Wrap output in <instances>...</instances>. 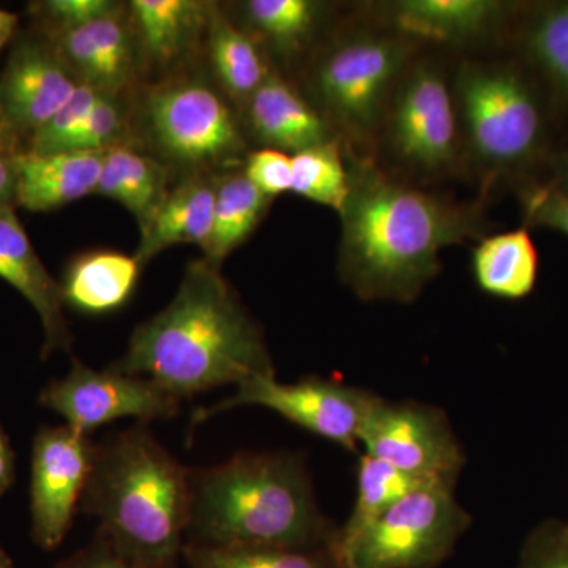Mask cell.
<instances>
[{
  "label": "cell",
  "mask_w": 568,
  "mask_h": 568,
  "mask_svg": "<svg viewBox=\"0 0 568 568\" xmlns=\"http://www.w3.org/2000/svg\"><path fill=\"white\" fill-rule=\"evenodd\" d=\"M80 84L43 33L36 31L14 43L0 77V106L24 152Z\"/></svg>",
  "instance_id": "13"
},
{
  "label": "cell",
  "mask_w": 568,
  "mask_h": 568,
  "mask_svg": "<svg viewBox=\"0 0 568 568\" xmlns=\"http://www.w3.org/2000/svg\"><path fill=\"white\" fill-rule=\"evenodd\" d=\"M338 526L317 506L304 459L287 452H241L190 469L185 545L220 549L334 547Z\"/></svg>",
  "instance_id": "3"
},
{
  "label": "cell",
  "mask_w": 568,
  "mask_h": 568,
  "mask_svg": "<svg viewBox=\"0 0 568 568\" xmlns=\"http://www.w3.org/2000/svg\"><path fill=\"white\" fill-rule=\"evenodd\" d=\"M320 6L310 0H250L245 17L276 47H298L315 28Z\"/></svg>",
  "instance_id": "30"
},
{
  "label": "cell",
  "mask_w": 568,
  "mask_h": 568,
  "mask_svg": "<svg viewBox=\"0 0 568 568\" xmlns=\"http://www.w3.org/2000/svg\"><path fill=\"white\" fill-rule=\"evenodd\" d=\"M13 452H11L7 437L0 432V493L10 487L13 481Z\"/></svg>",
  "instance_id": "40"
},
{
  "label": "cell",
  "mask_w": 568,
  "mask_h": 568,
  "mask_svg": "<svg viewBox=\"0 0 568 568\" xmlns=\"http://www.w3.org/2000/svg\"><path fill=\"white\" fill-rule=\"evenodd\" d=\"M108 368L151 379L181 402L275 375L260 327L205 257L186 265L173 301L134 328L125 355Z\"/></svg>",
  "instance_id": "1"
},
{
  "label": "cell",
  "mask_w": 568,
  "mask_h": 568,
  "mask_svg": "<svg viewBox=\"0 0 568 568\" xmlns=\"http://www.w3.org/2000/svg\"><path fill=\"white\" fill-rule=\"evenodd\" d=\"M215 179L193 174L170 190L151 226L141 234L138 263L144 265L173 245L196 244L204 250L213 227Z\"/></svg>",
  "instance_id": "19"
},
{
  "label": "cell",
  "mask_w": 568,
  "mask_h": 568,
  "mask_svg": "<svg viewBox=\"0 0 568 568\" xmlns=\"http://www.w3.org/2000/svg\"><path fill=\"white\" fill-rule=\"evenodd\" d=\"M458 100L467 140L485 164L517 166L537 151L544 134L540 106L515 71L467 63L459 71Z\"/></svg>",
  "instance_id": "6"
},
{
  "label": "cell",
  "mask_w": 568,
  "mask_h": 568,
  "mask_svg": "<svg viewBox=\"0 0 568 568\" xmlns=\"http://www.w3.org/2000/svg\"><path fill=\"white\" fill-rule=\"evenodd\" d=\"M144 121L155 148L182 166H220L244 151L233 111L204 82L181 81L155 89L145 99Z\"/></svg>",
  "instance_id": "7"
},
{
  "label": "cell",
  "mask_w": 568,
  "mask_h": 568,
  "mask_svg": "<svg viewBox=\"0 0 568 568\" xmlns=\"http://www.w3.org/2000/svg\"><path fill=\"white\" fill-rule=\"evenodd\" d=\"M125 125V108L119 95H103L74 134L67 152H106L122 144Z\"/></svg>",
  "instance_id": "34"
},
{
  "label": "cell",
  "mask_w": 568,
  "mask_h": 568,
  "mask_svg": "<svg viewBox=\"0 0 568 568\" xmlns=\"http://www.w3.org/2000/svg\"><path fill=\"white\" fill-rule=\"evenodd\" d=\"M518 568H568V537L564 526L537 529L523 548Z\"/></svg>",
  "instance_id": "37"
},
{
  "label": "cell",
  "mask_w": 568,
  "mask_h": 568,
  "mask_svg": "<svg viewBox=\"0 0 568 568\" xmlns=\"http://www.w3.org/2000/svg\"><path fill=\"white\" fill-rule=\"evenodd\" d=\"M504 10L491 0H402L392 6V20L407 36L462 43L491 31Z\"/></svg>",
  "instance_id": "20"
},
{
  "label": "cell",
  "mask_w": 568,
  "mask_h": 568,
  "mask_svg": "<svg viewBox=\"0 0 568 568\" xmlns=\"http://www.w3.org/2000/svg\"><path fill=\"white\" fill-rule=\"evenodd\" d=\"M103 93L88 84L78 85L73 97L55 112L43 129L33 134L26 152L32 153H59L67 152L74 134L81 129L93 106L102 99Z\"/></svg>",
  "instance_id": "32"
},
{
  "label": "cell",
  "mask_w": 568,
  "mask_h": 568,
  "mask_svg": "<svg viewBox=\"0 0 568 568\" xmlns=\"http://www.w3.org/2000/svg\"><path fill=\"white\" fill-rule=\"evenodd\" d=\"M364 454L422 480L457 485L466 455L444 410L377 398L361 432Z\"/></svg>",
  "instance_id": "10"
},
{
  "label": "cell",
  "mask_w": 568,
  "mask_h": 568,
  "mask_svg": "<svg viewBox=\"0 0 568 568\" xmlns=\"http://www.w3.org/2000/svg\"><path fill=\"white\" fill-rule=\"evenodd\" d=\"M244 174L271 200L293 190V159L276 149L265 148L250 153Z\"/></svg>",
  "instance_id": "35"
},
{
  "label": "cell",
  "mask_w": 568,
  "mask_h": 568,
  "mask_svg": "<svg viewBox=\"0 0 568 568\" xmlns=\"http://www.w3.org/2000/svg\"><path fill=\"white\" fill-rule=\"evenodd\" d=\"M130 11L142 51L162 65L181 58L211 18L207 3L196 0H133Z\"/></svg>",
  "instance_id": "24"
},
{
  "label": "cell",
  "mask_w": 568,
  "mask_h": 568,
  "mask_svg": "<svg viewBox=\"0 0 568 568\" xmlns=\"http://www.w3.org/2000/svg\"><path fill=\"white\" fill-rule=\"evenodd\" d=\"M0 495H2V493H0Z\"/></svg>",
  "instance_id": "45"
},
{
  "label": "cell",
  "mask_w": 568,
  "mask_h": 568,
  "mask_svg": "<svg viewBox=\"0 0 568 568\" xmlns=\"http://www.w3.org/2000/svg\"><path fill=\"white\" fill-rule=\"evenodd\" d=\"M104 152L18 155L17 207L48 212L95 193Z\"/></svg>",
  "instance_id": "17"
},
{
  "label": "cell",
  "mask_w": 568,
  "mask_h": 568,
  "mask_svg": "<svg viewBox=\"0 0 568 568\" xmlns=\"http://www.w3.org/2000/svg\"><path fill=\"white\" fill-rule=\"evenodd\" d=\"M293 190L313 203L327 205L342 212L351 189V173L343 162L335 142L327 141L315 148L294 153Z\"/></svg>",
  "instance_id": "29"
},
{
  "label": "cell",
  "mask_w": 568,
  "mask_h": 568,
  "mask_svg": "<svg viewBox=\"0 0 568 568\" xmlns=\"http://www.w3.org/2000/svg\"><path fill=\"white\" fill-rule=\"evenodd\" d=\"M528 50L556 93L568 102V2L549 7L538 17L530 28Z\"/></svg>",
  "instance_id": "31"
},
{
  "label": "cell",
  "mask_w": 568,
  "mask_h": 568,
  "mask_svg": "<svg viewBox=\"0 0 568 568\" xmlns=\"http://www.w3.org/2000/svg\"><path fill=\"white\" fill-rule=\"evenodd\" d=\"M95 193L129 209L142 234L151 226L170 193L168 171L159 160L122 142L104 152Z\"/></svg>",
  "instance_id": "21"
},
{
  "label": "cell",
  "mask_w": 568,
  "mask_h": 568,
  "mask_svg": "<svg viewBox=\"0 0 568 568\" xmlns=\"http://www.w3.org/2000/svg\"><path fill=\"white\" fill-rule=\"evenodd\" d=\"M392 144L399 159L417 170L439 171L457 153V115L446 81L432 67L407 74L396 92Z\"/></svg>",
  "instance_id": "14"
},
{
  "label": "cell",
  "mask_w": 568,
  "mask_h": 568,
  "mask_svg": "<svg viewBox=\"0 0 568 568\" xmlns=\"http://www.w3.org/2000/svg\"><path fill=\"white\" fill-rule=\"evenodd\" d=\"M455 485H422L403 496L338 556L345 568H437L469 529Z\"/></svg>",
  "instance_id": "5"
},
{
  "label": "cell",
  "mask_w": 568,
  "mask_h": 568,
  "mask_svg": "<svg viewBox=\"0 0 568 568\" xmlns=\"http://www.w3.org/2000/svg\"><path fill=\"white\" fill-rule=\"evenodd\" d=\"M121 11L51 39L77 80L108 95H121L134 73L133 36Z\"/></svg>",
  "instance_id": "16"
},
{
  "label": "cell",
  "mask_w": 568,
  "mask_h": 568,
  "mask_svg": "<svg viewBox=\"0 0 568 568\" xmlns=\"http://www.w3.org/2000/svg\"><path fill=\"white\" fill-rule=\"evenodd\" d=\"M0 568H13L10 556L7 555L6 549L0 547Z\"/></svg>",
  "instance_id": "43"
},
{
  "label": "cell",
  "mask_w": 568,
  "mask_h": 568,
  "mask_svg": "<svg viewBox=\"0 0 568 568\" xmlns=\"http://www.w3.org/2000/svg\"><path fill=\"white\" fill-rule=\"evenodd\" d=\"M95 444L70 426L43 428L33 443L32 537L54 549L69 532L78 504L91 476Z\"/></svg>",
  "instance_id": "12"
},
{
  "label": "cell",
  "mask_w": 568,
  "mask_h": 568,
  "mask_svg": "<svg viewBox=\"0 0 568 568\" xmlns=\"http://www.w3.org/2000/svg\"><path fill=\"white\" fill-rule=\"evenodd\" d=\"M81 508L99 519L97 537L119 558L175 568L189 526L190 469L138 424L95 444Z\"/></svg>",
  "instance_id": "4"
},
{
  "label": "cell",
  "mask_w": 568,
  "mask_h": 568,
  "mask_svg": "<svg viewBox=\"0 0 568 568\" xmlns=\"http://www.w3.org/2000/svg\"><path fill=\"white\" fill-rule=\"evenodd\" d=\"M526 222L568 235V190L555 185L530 186L521 193Z\"/></svg>",
  "instance_id": "36"
},
{
  "label": "cell",
  "mask_w": 568,
  "mask_h": 568,
  "mask_svg": "<svg viewBox=\"0 0 568 568\" xmlns=\"http://www.w3.org/2000/svg\"><path fill=\"white\" fill-rule=\"evenodd\" d=\"M0 278L29 302L43 325V358L73 345L69 321L63 315L62 286L37 254L13 207L0 209Z\"/></svg>",
  "instance_id": "15"
},
{
  "label": "cell",
  "mask_w": 568,
  "mask_h": 568,
  "mask_svg": "<svg viewBox=\"0 0 568 568\" xmlns=\"http://www.w3.org/2000/svg\"><path fill=\"white\" fill-rule=\"evenodd\" d=\"M192 568H345L334 547L315 549H220L185 545Z\"/></svg>",
  "instance_id": "28"
},
{
  "label": "cell",
  "mask_w": 568,
  "mask_h": 568,
  "mask_svg": "<svg viewBox=\"0 0 568 568\" xmlns=\"http://www.w3.org/2000/svg\"><path fill=\"white\" fill-rule=\"evenodd\" d=\"M18 155L0 151V209H17Z\"/></svg>",
  "instance_id": "39"
},
{
  "label": "cell",
  "mask_w": 568,
  "mask_h": 568,
  "mask_svg": "<svg viewBox=\"0 0 568 568\" xmlns=\"http://www.w3.org/2000/svg\"><path fill=\"white\" fill-rule=\"evenodd\" d=\"M246 104L253 132L268 149L294 155L331 141L321 115L274 73L268 74Z\"/></svg>",
  "instance_id": "18"
},
{
  "label": "cell",
  "mask_w": 568,
  "mask_h": 568,
  "mask_svg": "<svg viewBox=\"0 0 568 568\" xmlns=\"http://www.w3.org/2000/svg\"><path fill=\"white\" fill-rule=\"evenodd\" d=\"M0 151L9 153H22L20 138L11 130L10 123L7 122L6 114H3L2 106H0Z\"/></svg>",
  "instance_id": "41"
},
{
  "label": "cell",
  "mask_w": 568,
  "mask_h": 568,
  "mask_svg": "<svg viewBox=\"0 0 568 568\" xmlns=\"http://www.w3.org/2000/svg\"><path fill=\"white\" fill-rule=\"evenodd\" d=\"M18 17L11 11L0 9V50L9 43L17 31Z\"/></svg>",
  "instance_id": "42"
},
{
  "label": "cell",
  "mask_w": 568,
  "mask_h": 568,
  "mask_svg": "<svg viewBox=\"0 0 568 568\" xmlns=\"http://www.w3.org/2000/svg\"><path fill=\"white\" fill-rule=\"evenodd\" d=\"M405 59V48L398 41L353 37L335 44L317 63L316 91L346 130L368 136L386 114L388 97Z\"/></svg>",
  "instance_id": "9"
},
{
  "label": "cell",
  "mask_w": 568,
  "mask_h": 568,
  "mask_svg": "<svg viewBox=\"0 0 568 568\" xmlns=\"http://www.w3.org/2000/svg\"><path fill=\"white\" fill-rule=\"evenodd\" d=\"M339 215V271L365 301H414L440 271V250L478 233L469 209L392 181L372 164L351 173Z\"/></svg>",
  "instance_id": "2"
},
{
  "label": "cell",
  "mask_w": 568,
  "mask_h": 568,
  "mask_svg": "<svg viewBox=\"0 0 568 568\" xmlns=\"http://www.w3.org/2000/svg\"><path fill=\"white\" fill-rule=\"evenodd\" d=\"M473 268L481 291L493 297L519 301L536 287V244L525 227L491 235L474 250Z\"/></svg>",
  "instance_id": "23"
},
{
  "label": "cell",
  "mask_w": 568,
  "mask_h": 568,
  "mask_svg": "<svg viewBox=\"0 0 568 568\" xmlns=\"http://www.w3.org/2000/svg\"><path fill=\"white\" fill-rule=\"evenodd\" d=\"M379 396L364 388L310 376L286 384L272 376H254L239 384L230 398L197 409L192 426L241 406H261L336 446L355 452L361 432Z\"/></svg>",
  "instance_id": "8"
},
{
  "label": "cell",
  "mask_w": 568,
  "mask_h": 568,
  "mask_svg": "<svg viewBox=\"0 0 568 568\" xmlns=\"http://www.w3.org/2000/svg\"><path fill=\"white\" fill-rule=\"evenodd\" d=\"M40 403L71 429L89 436L118 418H138L140 424L173 418L182 402L145 377L111 368L95 372L73 358L69 375L44 388Z\"/></svg>",
  "instance_id": "11"
},
{
  "label": "cell",
  "mask_w": 568,
  "mask_h": 568,
  "mask_svg": "<svg viewBox=\"0 0 568 568\" xmlns=\"http://www.w3.org/2000/svg\"><path fill=\"white\" fill-rule=\"evenodd\" d=\"M271 201L244 173L216 178L212 234L203 250L205 260L222 267L223 261L256 230Z\"/></svg>",
  "instance_id": "25"
},
{
  "label": "cell",
  "mask_w": 568,
  "mask_h": 568,
  "mask_svg": "<svg viewBox=\"0 0 568 568\" xmlns=\"http://www.w3.org/2000/svg\"><path fill=\"white\" fill-rule=\"evenodd\" d=\"M426 484L435 481L409 476L381 459L362 454L357 466V496L349 518L338 528L334 545L336 556L353 547L362 534L403 496Z\"/></svg>",
  "instance_id": "26"
},
{
  "label": "cell",
  "mask_w": 568,
  "mask_h": 568,
  "mask_svg": "<svg viewBox=\"0 0 568 568\" xmlns=\"http://www.w3.org/2000/svg\"><path fill=\"white\" fill-rule=\"evenodd\" d=\"M119 9H122V6L111 0H44L29 6L37 32L50 39L106 17Z\"/></svg>",
  "instance_id": "33"
},
{
  "label": "cell",
  "mask_w": 568,
  "mask_h": 568,
  "mask_svg": "<svg viewBox=\"0 0 568 568\" xmlns=\"http://www.w3.org/2000/svg\"><path fill=\"white\" fill-rule=\"evenodd\" d=\"M55 568H140L119 558L99 537L89 547L62 560Z\"/></svg>",
  "instance_id": "38"
},
{
  "label": "cell",
  "mask_w": 568,
  "mask_h": 568,
  "mask_svg": "<svg viewBox=\"0 0 568 568\" xmlns=\"http://www.w3.org/2000/svg\"><path fill=\"white\" fill-rule=\"evenodd\" d=\"M564 530H566L567 537H568V526H564Z\"/></svg>",
  "instance_id": "44"
},
{
  "label": "cell",
  "mask_w": 568,
  "mask_h": 568,
  "mask_svg": "<svg viewBox=\"0 0 568 568\" xmlns=\"http://www.w3.org/2000/svg\"><path fill=\"white\" fill-rule=\"evenodd\" d=\"M142 265L118 252H93L77 257L63 280V302L84 313L114 312L133 294Z\"/></svg>",
  "instance_id": "22"
},
{
  "label": "cell",
  "mask_w": 568,
  "mask_h": 568,
  "mask_svg": "<svg viewBox=\"0 0 568 568\" xmlns=\"http://www.w3.org/2000/svg\"><path fill=\"white\" fill-rule=\"evenodd\" d=\"M209 54L216 80L241 102L248 103L271 74L252 37L235 28L227 18H212Z\"/></svg>",
  "instance_id": "27"
}]
</instances>
